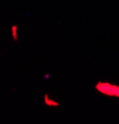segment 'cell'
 <instances>
[{
	"label": "cell",
	"mask_w": 119,
	"mask_h": 124,
	"mask_svg": "<svg viewBox=\"0 0 119 124\" xmlns=\"http://www.w3.org/2000/svg\"><path fill=\"white\" fill-rule=\"evenodd\" d=\"M96 89L101 94L119 98V86L118 85H113L111 82H98L96 85Z\"/></svg>",
	"instance_id": "cell-1"
},
{
	"label": "cell",
	"mask_w": 119,
	"mask_h": 124,
	"mask_svg": "<svg viewBox=\"0 0 119 124\" xmlns=\"http://www.w3.org/2000/svg\"><path fill=\"white\" fill-rule=\"evenodd\" d=\"M45 101H46V104H48V106H58V102H55V101H52V99H50L47 96H45Z\"/></svg>",
	"instance_id": "cell-2"
},
{
	"label": "cell",
	"mask_w": 119,
	"mask_h": 124,
	"mask_svg": "<svg viewBox=\"0 0 119 124\" xmlns=\"http://www.w3.org/2000/svg\"><path fill=\"white\" fill-rule=\"evenodd\" d=\"M13 36H14V40H17V37H16V27L15 26L13 27Z\"/></svg>",
	"instance_id": "cell-3"
}]
</instances>
